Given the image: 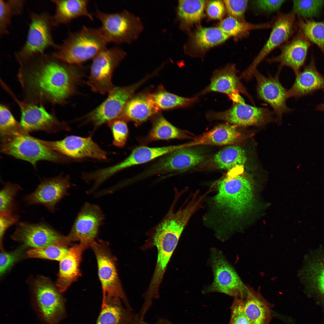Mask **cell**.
Wrapping results in <instances>:
<instances>
[{
    "label": "cell",
    "mask_w": 324,
    "mask_h": 324,
    "mask_svg": "<svg viewBox=\"0 0 324 324\" xmlns=\"http://www.w3.org/2000/svg\"><path fill=\"white\" fill-rule=\"evenodd\" d=\"M18 77L24 101L37 104H63L76 91L82 76L72 65L44 53L20 65Z\"/></svg>",
    "instance_id": "1"
},
{
    "label": "cell",
    "mask_w": 324,
    "mask_h": 324,
    "mask_svg": "<svg viewBox=\"0 0 324 324\" xmlns=\"http://www.w3.org/2000/svg\"><path fill=\"white\" fill-rule=\"evenodd\" d=\"M243 171V167L229 171L217 183L218 192L213 198L214 205L228 220L242 217L254 207V186Z\"/></svg>",
    "instance_id": "2"
},
{
    "label": "cell",
    "mask_w": 324,
    "mask_h": 324,
    "mask_svg": "<svg viewBox=\"0 0 324 324\" xmlns=\"http://www.w3.org/2000/svg\"><path fill=\"white\" fill-rule=\"evenodd\" d=\"M109 43L101 27L84 26L78 31L69 34L59 45H57L52 55L69 64L80 65L93 59L106 48Z\"/></svg>",
    "instance_id": "3"
},
{
    "label": "cell",
    "mask_w": 324,
    "mask_h": 324,
    "mask_svg": "<svg viewBox=\"0 0 324 324\" xmlns=\"http://www.w3.org/2000/svg\"><path fill=\"white\" fill-rule=\"evenodd\" d=\"M0 138L2 153L28 161L34 166L41 160L56 163L69 160V158L49 149L38 139L27 133H16Z\"/></svg>",
    "instance_id": "4"
},
{
    "label": "cell",
    "mask_w": 324,
    "mask_h": 324,
    "mask_svg": "<svg viewBox=\"0 0 324 324\" xmlns=\"http://www.w3.org/2000/svg\"><path fill=\"white\" fill-rule=\"evenodd\" d=\"M95 15L101 22L100 27L109 43H131L143 29L140 18L127 10L107 13L97 9Z\"/></svg>",
    "instance_id": "5"
},
{
    "label": "cell",
    "mask_w": 324,
    "mask_h": 324,
    "mask_svg": "<svg viewBox=\"0 0 324 324\" xmlns=\"http://www.w3.org/2000/svg\"><path fill=\"white\" fill-rule=\"evenodd\" d=\"M127 55L117 46L100 52L93 59L87 82L91 90L101 94L109 93L114 87L112 82L113 73Z\"/></svg>",
    "instance_id": "6"
},
{
    "label": "cell",
    "mask_w": 324,
    "mask_h": 324,
    "mask_svg": "<svg viewBox=\"0 0 324 324\" xmlns=\"http://www.w3.org/2000/svg\"><path fill=\"white\" fill-rule=\"evenodd\" d=\"M50 17L49 15L45 12L31 14L26 40L15 55L20 65L37 55L44 53L48 47L55 48L56 46L51 34Z\"/></svg>",
    "instance_id": "7"
},
{
    "label": "cell",
    "mask_w": 324,
    "mask_h": 324,
    "mask_svg": "<svg viewBox=\"0 0 324 324\" xmlns=\"http://www.w3.org/2000/svg\"><path fill=\"white\" fill-rule=\"evenodd\" d=\"M3 88L19 106L21 113L20 123L27 133L39 130L52 133L70 130L65 122L60 121L53 113L47 112L42 104L20 101L7 85H4Z\"/></svg>",
    "instance_id": "8"
},
{
    "label": "cell",
    "mask_w": 324,
    "mask_h": 324,
    "mask_svg": "<svg viewBox=\"0 0 324 324\" xmlns=\"http://www.w3.org/2000/svg\"><path fill=\"white\" fill-rule=\"evenodd\" d=\"M149 77L127 86L114 87L106 99L97 108L82 117L84 122L91 123L95 128L118 118L125 105L136 90Z\"/></svg>",
    "instance_id": "9"
},
{
    "label": "cell",
    "mask_w": 324,
    "mask_h": 324,
    "mask_svg": "<svg viewBox=\"0 0 324 324\" xmlns=\"http://www.w3.org/2000/svg\"><path fill=\"white\" fill-rule=\"evenodd\" d=\"M90 247L96 257L103 297L119 298L123 300L126 306H128L118 277L115 260L107 243L102 240L94 241Z\"/></svg>",
    "instance_id": "10"
},
{
    "label": "cell",
    "mask_w": 324,
    "mask_h": 324,
    "mask_svg": "<svg viewBox=\"0 0 324 324\" xmlns=\"http://www.w3.org/2000/svg\"><path fill=\"white\" fill-rule=\"evenodd\" d=\"M34 292L44 320L49 324H58L66 314L64 300L57 288L47 278H40L34 283Z\"/></svg>",
    "instance_id": "11"
},
{
    "label": "cell",
    "mask_w": 324,
    "mask_h": 324,
    "mask_svg": "<svg viewBox=\"0 0 324 324\" xmlns=\"http://www.w3.org/2000/svg\"><path fill=\"white\" fill-rule=\"evenodd\" d=\"M38 139L49 149L69 158L76 159L89 158L100 160H105L107 158V152L94 141L91 136L72 135L56 141Z\"/></svg>",
    "instance_id": "12"
},
{
    "label": "cell",
    "mask_w": 324,
    "mask_h": 324,
    "mask_svg": "<svg viewBox=\"0 0 324 324\" xmlns=\"http://www.w3.org/2000/svg\"><path fill=\"white\" fill-rule=\"evenodd\" d=\"M212 254L214 280L208 291L223 293L244 300L247 295V286L221 252L213 250Z\"/></svg>",
    "instance_id": "13"
},
{
    "label": "cell",
    "mask_w": 324,
    "mask_h": 324,
    "mask_svg": "<svg viewBox=\"0 0 324 324\" xmlns=\"http://www.w3.org/2000/svg\"><path fill=\"white\" fill-rule=\"evenodd\" d=\"M11 237L33 248L51 245L68 247L70 243L64 236L50 226L43 224L21 222L18 225Z\"/></svg>",
    "instance_id": "14"
},
{
    "label": "cell",
    "mask_w": 324,
    "mask_h": 324,
    "mask_svg": "<svg viewBox=\"0 0 324 324\" xmlns=\"http://www.w3.org/2000/svg\"><path fill=\"white\" fill-rule=\"evenodd\" d=\"M295 15L290 13L278 14L274 22L269 37L250 65L242 74L243 78L250 80L258 64L271 52L287 41L296 27Z\"/></svg>",
    "instance_id": "15"
},
{
    "label": "cell",
    "mask_w": 324,
    "mask_h": 324,
    "mask_svg": "<svg viewBox=\"0 0 324 324\" xmlns=\"http://www.w3.org/2000/svg\"><path fill=\"white\" fill-rule=\"evenodd\" d=\"M204 159V156L199 151L182 148L162 157L140 176L142 178L157 174L182 172L197 165Z\"/></svg>",
    "instance_id": "16"
},
{
    "label": "cell",
    "mask_w": 324,
    "mask_h": 324,
    "mask_svg": "<svg viewBox=\"0 0 324 324\" xmlns=\"http://www.w3.org/2000/svg\"><path fill=\"white\" fill-rule=\"evenodd\" d=\"M104 216L97 205L86 203L82 208L66 237L68 241H79L88 247L95 241Z\"/></svg>",
    "instance_id": "17"
},
{
    "label": "cell",
    "mask_w": 324,
    "mask_h": 324,
    "mask_svg": "<svg viewBox=\"0 0 324 324\" xmlns=\"http://www.w3.org/2000/svg\"><path fill=\"white\" fill-rule=\"evenodd\" d=\"M181 148L180 145L154 147L141 145L134 148L126 158L119 163L95 171L94 178L98 183L102 184L109 178L122 170L146 163Z\"/></svg>",
    "instance_id": "18"
},
{
    "label": "cell",
    "mask_w": 324,
    "mask_h": 324,
    "mask_svg": "<svg viewBox=\"0 0 324 324\" xmlns=\"http://www.w3.org/2000/svg\"><path fill=\"white\" fill-rule=\"evenodd\" d=\"M68 176L61 175L43 180L36 189L24 197L29 205L41 204L53 212L58 202L66 195L70 186Z\"/></svg>",
    "instance_id": "19"
},
{
    "label": "cell",
    "mask_w": 324,
    "mask_h": 324,
    "mask_svg": "<svg viewBox=\"0 0 324 324\" xmlns=\"http://www.w3.org/2000/svg\"><path fill=\"white\" fill-rule=\"evenodd\" d=\"M272 113L266 108L251 106L244 101L234 103L224 111H210L206 116L208 118L225 121L237 126H247L264 122L270 118Z\"/></svg>",
    "instance_id": "20"
},
{
    "label": "cell",
    "mask_w": 324,
    "mask_h": 324,
    "mask_svg": "<svg viewBox=\"0 0 324 324\" xmlns=\"http://www.w3.org/2000/svg\"><path fill=\"white\" fill-rule=\"evenodd\" d=\"M235 65L229 64L214 72L209 85L201 93L204 94L211 92H217L226 94L234 104L244 102L239 94L247 96L254 103L252 97L248 93L245 87L237 75Z\"/></svg>",
    "instance_id": "21"
},
{
    "label": "cell",
    "mask_w": 324,
    "mask_h": 324,
    "mask_svg": "<svg viewBox=\"0 0 324 324\" xmlns=\"http://www.w3.org/2000/svg\"><path fill=\"white\" fill-rule=\"evenodd\" d=\"M279 70L274 77H266L261 74L257 70L254 74L257 83V91L259 98L268 103L273 109L278 117L280 118L283 115L291 111L286 105L288 98L287 90L280 82L279 75L281 70Z\"/></svg>",
    "instance_id": "22"
},
{
    "label": "cell",
    "mask_w": 324,
    "mask_h": 324,
    "mask_svg": "<svg viewBox=\"0 0 324 324\" xmlns=\"http://www.w3.org/2000/svg\"><path fill=\"white\" fill-rule=\"evenodd\" d=\"M311 45V42L298 31L292 40L282 46L278 56L268 59V61L269 63H279L280 69L284 66L290 68L296 76L304 64Z\"/></svg>",
    "instance_id": "23"
},
{
    "label": "cell",
    "mask_w": 324,
    "mask_h": 324,
    "mask_svg": "<svg viewBox=\"0 0 324 324\" xmlns=\"http://www.w3.org/2000/svg\"><path fill=\"white\" fill-rule=\"evenodd\" d=\"M88 247L81 243L72 245L69 248L67 254L60 261L56 286L60 293L65 292L80 275L82 255Z\"/></svg>",
    "instance_id": "24"
},
{
    "label": "cell",
    "mask_w": 324,
    "mask_h": 324,
    "mask_svg": "<svg viewBox=\"0 0 324 324\" xmlns=\"http://www.w3.org/2000/svg\"><path fill=\"white\" fill-rule=\"evenodd\" d=\"M159 111L151 93L142 92L132 97L125 105L118 118L140 124L156 114Z\"/></svg>",
    "instance_id": "25"
},
{
    "label": "cell",
    "mask_w": 324,
    "mask_h": 324,
    "mask_svg": "<svg viewBox=\"0 0 324 324\" xmlns=\"http://www.w3.org/2000/svg\"><path fill=\"white\" fill-rule=\"evenodd\" d=\"M296 76L293 85L287 90L288 98H299L319 90H324V76L317 70L313 57L303 70Z\"/></svg>",
    "instance_id": "26"
},
{
    "label": "cell",
    "mask_w": 324,
    "mask_h": 324,
    "mask_svg": "<svg viewBox=\"0 0 324 324\" xmlns=\"http://www.w3.org/2000/svg\"><path fill=\"white\" fill-rule=\"evenodd\" d=\"M246 297L243 301L244 309L250 324H270L273 305L262 296L248 286Z\"/></svg>",
    "instance_id": "27"
},
{
    "label": "cell",
    "mask_w": 324,
    "mask_h": 324,
    "mask_svg": "<svg viewBox=\"0 0 324 324\" xmlns=\"http://www.w3.org/2000/svg\"><path fill=\"white\" fill-rule=\"evenodd\" d=\"M56 5L55 14L50 16L52 26L56 27L69 23L80 17H86L92 20L93 16L88 9L87 0H52Z\"/></svg>",
    "instance_id": "28"
},
{
    "label": "cell",
    "mask_w": 324,
    "mask_h": 324,
    "mask_svg": "<svg viewBox=\"0 0 324 324\" xmlns=\"http://www.w3.org/2000/svg\"><path fill=\"white\" fill-rule=\"evenodd\" d=\"M184 137L183 132L167 121L162 115L153 118L151 128L146 136L140 139V142L146 144L159 140H169Z\"/></svg>",
    "instance_id": "29"
},
{
    "label": "cell",
    "mask_w": 324,
    "mask_h": 324,
    "mask_svg": "<svg viewBox=\"0 0 324 324\" xmlns=\"http://www.w3.org/2000/svg\"><path fill=\"white\" fill-rule=\"evenodd\" d=\"M121 300L103 297L101 310L95 324H125L127 315Z\"/></svg>",
    "instance_id": "30"
},
{
    "label": "cell",
    "mask_w": 324,
    "mask_h": 324,
    "mask_svg": "<svg viewBox=\"0 0 324 324\" xmlns=\"http://www.w3.org/2000/svg\"><path fill=\"white\" fill-rule=\"evenodd\" d=\"M237 126L226 124L218 125L202 136L199 142L215 145L232 144L240 136L236 128Z\"/></svg>",
    "instance_id": "31"
},
{
    "label": "cell",
    "mask_w": 324,
    "mask_h": 324,
    "mask_svg": "<svg viewBox=\"0 0 324 324\" xmlns=\"http://www.w3.org/2000/svg\"><path fill=\"white\" fill-rule=\"evenodd\" d=\"M214 162L221 169L230 171L244 167L247 160L244 150L237 146H229L219 151L214 155Z\"/></svg>",
    "instance_id": "32"
},
{
    "label": "cell",
    "mask_w": 324,
    "mask_h": 324,
    "mask_svg": "<svg viewBox=\"0 0 324 324\" xmlns=\"http://www.w3.org/2000/svg\"><path fill=\"white\" fill-rule=\"evenodd\" d=\"M229 37L219 27H200L194 34L192 42L195 48L203 50L223 42Z\"/></svg>",
    "instance_id": "33"
},
{
    "label": "cell",
    "mask_w": 324,
    "mask_h": 324,
    "mask_svg": "<svg viewBox=\"0 0 324 324\" xmlns=\"http://www.w3.org/2000/svg\"><path fill=\"white\" fill-rule=\"evenodd\" d=\"M206 1L203 0H181L178 1L177 14L181 25L199 21L204 15Z\"/></svg>",
    "instance_id": "34"
},
{
    "label": "cell",
    "mask_w": 324,
    "mask_h": 324,
    "mask_svg": "<svg viewBox=\"0 0 324 324\" xmlns=\"http://www.w3.org/2000/svg\"><path fill=\"white\" fill-rule=\"evenodd\" d=\"M270 23L253 24L230 16L222 20L219 28L229 37L248 35L252 30L270 28Z\"/></svg>",
    "instance_id": "35"
},
{
    "label": "cell",
    "mask_w": 324,
    "mask_h": 324,
    "mask_svg": "<svg viewBox=\"0 0 324 324\" xmlns=\"http://www.w3.org/2000/svg\"><path fill=\"white\" fill-rule=\"evenodd\" d=\"M153 100L160 110L173 109L189 106L195 102L197 98H188L177 95L160 87L151 93Z\"/></svg>",
    "instance_id": "36"
},
{
    "label": "cell",
    "mask_w": 324,
    "mask_h": 324,
    "mask_svg": "<svg viewBox=\"0 0 324 324\" xmlns=\"http://www.w3.org/2000/svg\"><path fill=\"white\" fill-rule=\"evenodd\" d=\"M297 24L298 31L310 42L316 45L324 54V21L317 22L298 17Z\"/></svg>",
    "instance_id": "37"
},
{
    "label": "cell",
    "mask_w": 324,
    "mask_h": 324,
    "mask_svg": "<svg viewBox=\"0 0 324 324\" xmlns=\"http://www.w3.org/2000/svg\"><path fill=\"white\" fill-rule=\"evenodd\" d=\"M305 271L310 286L324 297V257H318L310 262Z\"/></svg>",
    "instance_id": "38"
},
{
    "label": "cell",
    "mask_w": 324,
    "mask_h": 324,
    "mask_svg": "<svg viewBox=\"0 0 324 324\" xmlns=\"http://www.w3.org/2000/svg\"><path fill=\"white\" fill-rule=\"evenodd\" d=\"M27 132L15 119L7 106L1 104L0 105V137L8 136L16 133Z\"/></svg>",
    "instance_id": "39"
},
{
    "label": "cell",
    "mask_w": 324,
    "mask_h": 324,
    "mask_svg": "<svg viewBox=\"0 0 324 324\" xmlns=\"http://www.w3.org/2000/svg\"><path fill=\"white\" fill-rule=\"evenodd\" d=\"M324 5V0H293L291 13L303 19L316 16Z\"/></svg>",
    "instance_id": "40"
},
{
    "label": "cell",
    "mask_w": 324,
    "mask_h": 324,
    "mask_svg": "<svg viewBox=\"0 0 324 324\" xmlns=\"http://www.w3.org/2000/svg\"><path fill=\"white\" fill-rule=\"evenodd\" d=\"M69 249L67 247L51 245L33 248L27 252L30 257L60 261L67 254Z\"/></svg>",
    "instance_id": "41"
},
{
    "label": "cell",
    "mask_w": 324,
    "mask_h": 324,
    "mask_svg": "<svg viewBox=\"0 0 324 324\" xmlns=\"http://www.w3.org/2000/svg\"><path fill=\"white\" fill-rule=\"evenodd\" d=\"M21 189L17 184L9 182L5 184L0 193V213L13 212L15 198Z\"/></svg>",
    "instance_id": "42"
},
{
    "label": "cell",
    "mask_w": 324,
    "mask_h": 324,
    "mask_svg": "<svg viewBox=\"0 0 324 324\" xmlns=\"http://www.w3.org/2000/svg\"><path fill=\"white\" fill-rule=\"evenodd\" d=\"M127 122L118 118L107 123L112 133V145L116 147L123 148L126 144L129 135Z\"/></svg>",
    "instance_id": "43"
},
{
    "label": "cell",
    "mask_w": 324,
    "mask_h": 324,
    "mask_svg": "<svg viewBox=\"0 0 324 324\" xmlns=\"http://www.w3.org/2000/svg\"><path fill=\"white\" fill-rule=\"evenodd\" d=\"M11 1L0 0V34L1 35L7 34L10 24L12 16L16 14Z\"/></svg>",
    "instance_id": "44"
},
{
    "label": "cell",
    "mask_w": 324,
    "mask_h": 324,
    "mask_svg": "<svg viewBox=\"0 0 324 324\" xmlns=\"http://www.w3.org/2000/svg\"><path fill=\"white\" fill-rule=\"evenodd\" d=\"M227 11L230 16L239 20H244L248 1L247 0H225L224 1Z\"/></svg>",
    "instance_id": "45"
},
{
    "label": "cell",
    "mask_w": 324,
    "mask_h": 324,
    "mask_svg": "<svg viewBox=\"0 0 324 324\" xmlns=\"http://www.w3.org/2000/svg\"><path fill=\"white\" fill-rule=\"evenodd\" d=\"M243 300L235 297L229 324H250L244 311Z\"/></svg>",
    "instance_id": "46"
},
{
    "label": "cell",
    "mask_w": 324,
    "mask_h": 324,
    "mask_svg": "<svg viewBox=\"0 0 324 324\" xmlns=\"http://www.w3.org/2000/svg\"><path fill=\"white\" fill-rule=\"evenodd\" d=\"M21 249L14 252H6L3 250L0 256V274L3 275L19 259Z\"/></svg>",
    "instance_id": "47"
},
{
    "label": "cell",
    "mask_w": 324,
    "mask_h": 324,
    "mask_svg": "<svg viewBox=\"0 0 324 324\" xmlns=\"http://www.w3.org/2000/svg\"><path fill=\"white\" fill-rule=\"evenodd\" d=\"M19 218V216L14 214L13 212L0 213L1 243H2L4 236L6 231L11 226L18 222Z\"/></svg>",
    "instance_id": "48"
},
{
    "label": "cell",
    "mask_w": 324,
    "mask_h": 324,
    "mask_svg": "<svg viewBox=\"0 0 324 324\" xmlns=\"http://www.w3.org/2000/svg\"><path fill=\"white\" fill-rule=\"evenodd\" d=\"M285 1L284 0H257L254 1V3L258 9L271 13L278 10Z\"/></svg>",
    "instance_id": "49"
},
{
    "label": "cell",
    "mask_w": 324,
    "mask_h": 324,
    "mask_svg": "<svg viewBox=\"0 0 324 324\" xmlns=\"http://www.w3.org/2000/svg\"><path fill=\"white\" fill-rule=\"evenodd\" d=\"M206 11L208 15L211 18L220 19L224 14V3L220 0L210 1L207 4Z\"/></svg>",
    "instance_id": "50"
},
{
    "label": "cell",
    "mask_w": 324,
    "mask_h": 324,
    "mask_svg": "<svg viewBox=\"0 0 324 324\" xmlns=\"http://www.w3.org/2000/svg\"><path fill=\"white\" fill-rule=\"evenodd\" d=\"M316 110L319 111H324V103L318 105L316 108Z\"/></svg>",
    "instance_id": "51"
},
{
    "label": "cell",
    "mask_w": 324,
    "mask_h": 324,
    "mask_svg": "<svg viewBox=\"0 0 324 324\" xmlns=\"http://www.w3.org/2000/svg\"><path fill=\"white\" fill-rule=\"evenodd\" d=\"M140 324H146V323H144V322H141L140 323Z\"/></svg>",
    "instance_id": "52"
}]
</instances>
